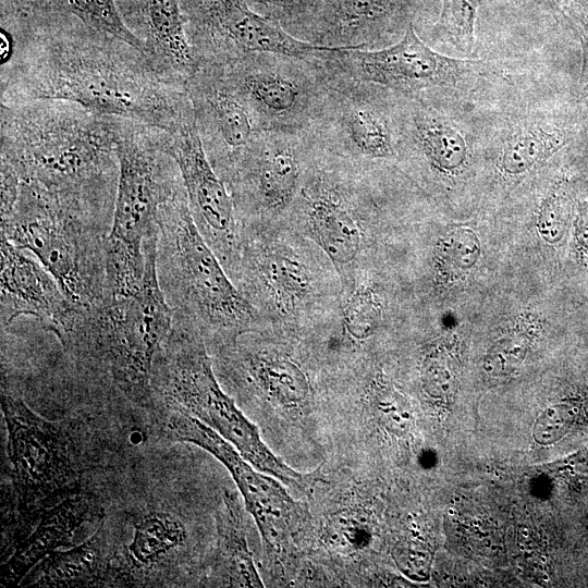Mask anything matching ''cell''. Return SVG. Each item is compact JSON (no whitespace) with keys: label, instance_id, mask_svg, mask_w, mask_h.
<instances>
[{"label":"cell","instance_id":"obj_15","mask_svg":"<svg viewBox=\"0 0 588 588\" xmlns=\"http://www.w3.org/2000/svg\"><path fill=\"white\" fill-rule=\"evenodd\" d=\"M181 7L198 64L226 65L262 51L313 57L327 48L295 38L243 0H181Z\"/></svg>","mask_w":588,"mask_h":588},{"label":"cell","instance_id":"obj_4","mask_svg":"<svg viewBox=\"0 0 588 588\" xmlns=\"http://www.w3.org/2000/svg\"><path fill=\"white\" fill-rule=\"evenodd\" d=\"M158 225L156 271L173 321L198 330L209 352L265 324L200 234L184 184L161 206Z\"/></svg>","mask_w":588,"mask_h":588},{"label":"cell","instance_id":"obj_30","mask_svg":"<svg viewBox=\"0 0 588 588\" xmlns=\"http://www.w3.org/2000/svg\"><path fill=\"white\" fill-rule=\"evenodd\" d=\"M583 413V404L576 400L555 403L547 407L536 419L532 438L541 445H550L567 434Z\"/></svg>","mask_w":588,"mask_h":588},{"label":"cell","instance_id":"obj_9","mask_svg":"<svg viewBox=\"0 0 588 588\" xmlns=\"http://www.w3.org/2000/svg\"><path fill=\"white\" fill-rule=\"evenodd\" d=\"M162 131L115 117L119 176L109 243L143 250L144 241L159 232L161 206L183 186L176 162L162 147Z\"/></svg>","mask_w":588,"mask_h":588},{"label":"cell","instance_id":"obj_1","mask_svg":"<svg viewBox=\"0 0 588 588\" xmlns=\"http://www.w3.org/2000/svg\"><path fill=\"white\" fill-rule=\"evenodd\" d=\"M1 105L66 100L167 132L195 121L186 85L140 49L73 15L1 19Z\"/></svg>","mask_w":588,"mask_h":588},{"label":"cell","instance_id":"obj_26","mask_svg":"<svg viewBox=\"0 0 588 588\" xmlns=\"http://www.w3.org/2000/svg\"><path fill=\"white\" fill-rule=\"evenodd\" d=\"M36 14L73 15L145 52L143 42L124 24L117 0H1V19Z\"/></svg>","mask_w":588,"mask_h":588},{"label":"cell","instance_id":"obj_12","mask_svg":"<svg viewBox=\"0 0 588 588\" xmlns=\"http://www.w3.org/2000/svg\"><path fill=\"white\" fill-rule=\"evenodd\" d=\"M327 75V94L309 130L318 145L362 164L397 160V95L373 83Z\"/></svg>","mask_w":588,"mask_h":588},{"label":"cell","instance_id":"obj_2","mask_svg":"<svg viewBox=\"0 0 588 588\" xmlns=\"http://www.w3.org/2000/svg\"><path fill=\"white\" fill-rule=\"evenodd\" d=\"M1 162L22 181L114 210L115 117L72 101L1 105Z\"/></svg>","mask_w":588,"mask_h":588},{"label":"cell","instance_id":"obj_5","mask_svg":"<svg viewBox=\"0 0 588 588\" xmlns=\"http://www.w3.org/2000/svg\"><path fill=\"white\" fill-rule=\"evenodd\" d=\"M158 233L144 241L146 266L140 285L126 294H103L97 304L79 310L60 343L77 362L109 372L114 385L139 405L151 402L154 358L173 327V311L156 271Z\"/></svg>","mask_w":588,"mask_h":588},{"label":"cell","instance_id":"obj_37","mask_svg":"<svg viewBox=\"0 0 588 588\" xmlns=\"http://www.w3.org/2000/svg\"><path fill=\"white\" fill-rule=\"evenodd\" d=\"M547 2L550 7L560 9L564 3H566V0H543Z\"/></svg>","mask_w":588,"mask_h":588},{"label":"cell","instance_id":"obj_19","mask_svg":"<svg viewBox=\"0 0 588 588\" xmlns=\"http://www.w3.org/2000/svg\"><path fill=\"white\" fill-rule=\"evenodd\" d=\"M419 0H322L295 38L324 47L380 49L414 24Z\"/></svg>","mask_w":588,"mask_h":588},{"label":"cell","instance_id":"obj_25","mask_svg":"<svg viewBox=\"0 0 588 588\" xmlns=\"http://www.w3.org/2000/svg\"><path fill=\"white\" fill-rule=\"evenodd\" d=\"M218 512V543L212 574L220 586L262 587L248 549L244 517L234 492L224 491Z\"/></svg>","mask_w":588,"mask_h":588},{"label":"cell","instance_id":"obj_10","mask_svg":"<svg viewBox=\"0 0 588 588\" xmlns=\"http://www.w3.org/2000/svg\"><path fill=\"white\" fill-rule=\"evenodd\" d=\"M318 52L313 57L253 52L223 65L258 131L311 128L328 87Z\"/></svg>","mask_w":588,"mask_h":588},{"label":"cell","instance_id":"obj_29","mask_svg":"<svg viewBox=\"0 0 588 588\" xmlns=\"http://www.w3.org/2000/svg\"><path fill=\"white\" fill-rule=\"evenodd\" d=\"M480 0H443L431 37L470 54L475 47V23Z\"/></svg>","mask_w":588,"mask_h":588},{"label":"cell","instance_id":"obj_14","mask_svg":"<svg viewBox=\"0 0 588 588\" xmlns=\"http://www.w3.org/2000/svg\"><path fill=\"white\" fill-rule=\"evenodd\" d=\"M314 146L309 131H258L226 186L238 224L284 220L303 183Z\"/></svg>","mask_w":588,"mask_h":588},{"label":"cell","instance_id":"obj_34","mask_svg":"<svg viewBox=\"0 0 588 588\" xmlns=\"http://www.w3.org/2000/svg\"><path fill=\"white\" fill-rule=\"evenodd\" d=\"M569 21L576 30L583 50V62L579 84L584 95L588 94V3L577 2L567 7Z\"/></svg>","mask_w":588,"mask_h":588},{"label":"cell","instance_id":"obj_33","mask_svg":"<svg viewBox=\"0 0 588 588\" xmlns=\"http://www.w3.org/2000/svg\"><path fill=\"white\" fill-rule=\"evenodd\" d=\"M395 560L401 569L416 579H425L430 569L429 551L416 542H406L395 550Z\"/></svg>","mask_w":588,"mask_h":588},{"label":"cell","instance_id":"obj_16","mask_svg":"<svg viewBox=\"0 0 588 588\" xmlns=\"http://www.w3.org/2000/svg\"><path fill=\"white\" fill-rule=\"evenodd\" d=\"M166 416L164 431L171 440L193 443L226 467L258 526L268 553L285 552L304 520L301 504L278 480L257 471L229 441L207 425L175 411H166Z\"/></svg>","mask_w":588,"mask_h":588},{"label":"cell","instance_id":"obj_6","mask_svg":"<svg viewBox=\"0 0 588 588\" xmlns=\"http://www.w3.org/2000/svg\"><path fill=\"white\" fill-rule=\"evenodd\" d=\"M112 219L88 201L22 181L12 210L1 218V237L30 252L83 310L103 296Z\"/></svg>","mask_w":588,"mask_h":588},{"label":"cell","instance_id":"obj_20","mask_svg":"<svg viewBox=\"0 0 588 588\" xmlns=\"http://www.w3.org/2000/svg\"><path fill=\"white\" fill-rule=\"evenodd\" d=\"M1 328L32 316L59 342L71 331L78 309L34 256L1 237Z\"/></svg>","mask_w":588,"mask_h":588},{"label":"cell","instance_id":"obj_32","mask_svg":"<svg viewBox=\"0 0 588 588\" xmlns=\"http://www.w3.org/2000/svg\"><path fill=\"white\" fill-rule=\"evenodd\" d=\"M569 209L568 197L565 191L559 185L541 207L538 220L541 234H546V237L551 241H559L566 229Z\"/></svg>","mask_w":588,"mask_h":588},{"label":"cell","instance_id":"obj_13","mask_svg":"<svg viewBox=\"0 0 588 588\" xmlns=\"http://www.w3.org/2000/svg\"><path fill=\"white\" fill-rule=\"evenodd\" d=\"M327 74L383 86L405 97L433 88H461L485 64L441 54L425 44L409 24L396 42L380 49L328 47L317 54Z\"/></svg>","mask_w":588,"mask_h":588},{"label":"cell","instance_id":"obj_35","mask_svg":"<svg viewBox=\"0 0 588 588\" xmlns=\"http://www.w3.org/2000/svg\"><path fill=\"white\" fill-rule=\"evenodd\" d=\"M576 231L580 248L588 253V200L579 205Z\"/></svg>","mask_w":588,"mask_h":588},{"label":"cell","instance_id":"obj_36","mask_svg":"<svg viewBox=\"0 0 588 588\" xmlns=\"http://www.w3.org/2000/svg\"><path fill=\"white\" fill-rule=\"evenodd\" d=\"M569 467L574 474L588 476V449L574 455L569 460Z\"/></svg>","mask_w":588,"mask_h":588},{"label":"cell","instance_id":"obj_7","mask_svg":"<svg viewBox=\"0 0 588 588\" xmlns=\"http://www.w3.org/2000/svg\"><path fill=\"white\" fill-rule=\"evenodd\" d=\"M204 336L189 324L173 321L169 335L155 355L151 402L164 411L188 415L229 441L258 470L290 488L307 490L319 477L318 469L301 474L277 457L259 431L220 387Z\"/></svg>","mask_w":588,"mask_h":588},{"label":"cell","instance_id":"obj_22","mask_svg":"<svg viewBox=\"0 0 588 588\" xmlns=\"http://www.w3.org/2000/svg\"><path fill=\"white\" fill-rule=\"evenodd\" d=\"M98 509L91 495L75 489L54 499L30 516L36 522L25 535L1 572L2 585H20L28 572L51 552L69 546L76 531L97 517Z\"/></svg>","mask_w":588,"mask_h":588},{"label":"cell","instance_id":"obj_18","mask_svg":"<svg viewBox=\"0 0 588 588\" xmlns=\"http://www.w3.org/2000/svg\"><path fill=\"white\" fill-rule=\"evenodd\" d=\"M186 90L207 158L226 183L258 130L223 65L199 63Z\"/></svg>","mask_w":588,"mask_h":588},{"label":"cell","instance_id":"obj_24","mask_svg":"<svg viewBox=\"0 0 588 588\" xmlns=\"http://www.w3.org/2000/svg\"><path fill=\"white\" fill-rule=\"evenodd\" d=\"M183 523L173 514L151 511L133 522V537L125 551L113 560L114 581L161 564L186 540Z\"/></svg>","mask_w":588,"mask_h":588},{"label":"cell","instance_id":"obj_3","mask_svg":"<svg viewBox=\"0 0 588 588\" xmlns=\"http://www.w3.org/2000/svg\"><path fill=\"white\" fill-rule=\"evenodd\" d=\"M230 278L265 324L296 334L324 330L340 314L341 279L328 257L285 220L238 224Z\"/></svg>","mask_w":588,"mask_h":588},{"label":"cell","instance_id":"obj_11","mask_svg":"<svg viewBox=\"0 0 588 588\" xmlns=\"http://www.w3.org/2000/svg\"><path fill=\"white\" fill-rule=\"evenodd\" d=\"M1 408L8 431L12 483L24 509L33 514L46 503L78 489L79 451L65 422L45 419L7 387L2 388Z\"/></svg>","mask_w":588,"mask_h":588},{"label":"cell","instance_id":"obj_21","mask_svg":"<svg viewBox=\"0 0 588 588\" xmlns=\"http://www.w3.org/2000/svg\"><path fill=\"white\" fill-rule=\"evenodd\" d=\"M117 4L154 64L186 85L198 61L186 35L181 0H117Z\"/></svg>","mask_w":588,"mask_h":588},{"label":"cell","instance_id":"obj_27","mask_svg":"<svg viewBox=\"0 0 588 588\" xmlns=\"http://www.w3.org/2000/svg\"><path fill=\"white\" fill-rule=\"evenodd\" d=\"M567 140L566 134L558 130H547L538 124L520 126L507 136L500 167L509 175L524 174L549 159Z\"/></svg>","mask_w":588,"mask_h":588},{"label":"cell","instance_id":"obj_8","mask_svg":"<svg viewBox=\"0 0 588 588\" xmlns=\"http://www.w3.org/2000/svg\"><path fill=\"white\" fill-rule=\"evenodd\" d=\"M376 168L333 155L314 137L299 193L284 219L328 257L343 295L367 273L366 250L378 207Z\"/></svg>","mask_w":588,"mask_h":588},{"label":"cell","instance_id":"obj_28","mask_svg":"<svg viewBox=\"0 0 588 588\" xmlns=\"http://www.w3.org/2000/svg\"><path fill=\"white\" fill-rule=\"evenodd\" d=\"M382 315L380 287L366 273L343 295L336 328L354 342L366 341L379 329Z\"/></svg>","mask_w":588,"mask_h":588},{"label":"cell","instance_id":"obj_23","mask_svg":"<svg viewBox=\"0 0 588 588\" xmlns=\"http://www.w3.org/2000/svg\"><path fill=\"white\" fill-rule=\"evenodd\" d=\"M114 556L101 524L93 536L78 546L48 554L28 572L20 585L90 587L115 583Z\"/></svg>","mask_w":588,"mask_h":588},{"label":"cell","instance_id":"obj_17","mask_svg":"<svg viewBox=\"0 0 588 588\" xmlns=\"http://www.w3.org/2000/svg\"><path fill=\"white\" fill-rule=\"evenodd\" d=\"M161 144L179 167L200 234L229 273L237 256L238 220L232 195L209 162L195 121L176 132L162 131Z\"/></svg>","mask_w":588,"mask_h":588},{"label":"cell","instance_id":"obj_31","mask_svg":"<svg viewBox=\"0 0 588 588\" xmlns=\"http://www.w3.org/2000/svg\"><path fill=\"white\" fill-rule=\"evenodd\" d=\"M258 14L277 22L292 36L308 21L322 0H243Z\"/></svg>","mask_w":588,"mask_h":588}]
</instances>
